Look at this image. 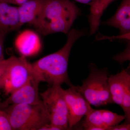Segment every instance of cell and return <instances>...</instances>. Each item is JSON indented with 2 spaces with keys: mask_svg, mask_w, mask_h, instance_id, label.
Returning <instances> with one entry per match:
<instances>
[{
  "mask_svg": "<svg viewBox=\"0 0 130 130\" xmlns=\"http://www.w3.org/2000/svg\"><path fill=\"white\" fill-rule=\"evenodd\" d=\"M85 34L84 30H70L67 33L66 43L60 49L32 63V69L38 79L52 85H61L65 83L70 87L72 86L68 74L70 52L75 42Z\"/></svg>",
  "mask_w": 130,
  "mask_h": 130,
  "instance_id": "cell-1",
  "label": "cell"
},
{
  "mask_svg": "<svg viewBox=\"0 0 130 130\" xmlns=\"http://www.w3.org/2000/svg\"><path fill=\"white\" fill-rule=\"evenodd\" d=\"M80 9L70 0H45L36 30L43 36L63 32L67 34Z\"/></svg>",
  "mask_w": 130,
  "mask_h": 130,
  "instance_id": "cell-2",
  "label": "cell"
},
{
  "mask_svg": "<svg viewBox=\"0 0 130 130\" xmlns=\"http://www.w3.org/2000/svg\"><path fill=\"white\" fill-rule=\"evenodd\" d=\"M89 74L81 86H74L90 105L98 107L113 103L109 91V72L107 68L99 69L95 64L89 65Z\"/></svg>",
  "mask_w": 130,
  "mask_h": 130,
  "instance_id": "cell-3",
  "label": "cell"
},
{
  "mask_svg": "<svg viewBox=\"0 0 130 130\" xmlns=\"http://www.w3.org/2000/svg\"><path fill=\"white\" fill-rule=\"evenodd\" d=\"M2 109L7 113L13 130H39L50 123L42 102L10 105Z\"/></svg>",
  "mask_w": 130,
  "mask_h": 130,
  "instance_id": "cell-4",
  "label": "cell"
},
{
  "mask_svg": "<svg viewBox=\"0 0 130 130\" xmlns=\"http://www.w3.org/2000/svg\"><path fill=\"white\" fill-rule=\"evenodd\" d=\"M62 89L61 85H54L40 95L50 124L60 130H68V112Z\"/></svg>",
  "mask_w": 130,
  "mask_h": 130,
  "instance_id": "cell-5",
  "label": "cell"
},
{
  "mask_svg": "<svg viewBox=\"0 0 130 130\" xmlns=\"http://www.w3.org/2000/svg\"><path fill=\"white\" fill-rule=\"evenodd\" d=\"M35 77L31 64L25 57L11 56L6 69L2 89L5 94H10Z\"/></svg>",
  "mask_w": 130,
  "mask_h": 130,
  "instance_id": "cell-6",
  "label": "cell"
},
{
  "mask_svg": "<svg viewBox=\"0 0 130 130\" xmlns=\"http://www.w3.org/2000/svg\"><path fill=\"white\" fill-rule=\"evenodd\" d=\"M67 106L69 129L76 125L84 116L93 108L87 100L74 88V85L67 89H62Z\"/></svg>",
  "mask_w": 130,
  "mask_h": 130,
  "instance_id": "cell-7",
  "label": "cell"
},
{
  "mask_svg": "<svg viewBox=\"0 0 130 130\" xmlns=\"http://www.w3.org/2000/svg\"><path fill=\"white\" fill-rule=\"evenodd\" d=\"M40 82L36 76L34 77L23 86L10 94L9 97L0 103V109L10 105L37 104L42 102L38 91Z\"/></svg>",
  "mask_w": 130,
  "mask_h": 130,
  "instance_id": "cell-8",
  "label": "cell"
},
{
  "mask_svg": "<svg viewBox=\"0 0 130 130\" xmlns=\"http://www.w3.org/2000/svg\"><path fill=\"white\" fill-rule=\"evenodd\" d=\"M125 119L124 115L108 110L93 109L85 116L82 126L86 130H109L110 127L119 124Z\"/></svg>",
  "mask_w": 130,
  "mask_h": 130,
  "instance_id": "cell-9",
  "label": "cell"
},
{
  "mask_svg": "<svg viewBox=\"0 0 130 130\" xmlns=\"http://www.w3.org/2000/svg\"><path fill=\"white\" fill-rule=\"evenodd\" d=\"M45 0H28L18 7L21 26L25 24L36 29L40 24Z\"/></svg>",
  "mask_w": 130,
  "mask_h": 130,
  "instance_id": "cell-10",
  "label": "cell"
},
{
  "mask_svg": "<svg viewBox=\"0 0 130 130\" xmlns=\"http://www.w3.org/2000/svg\"><path fill=\"white\" fill-rule=\"evenodd\" d=\"M14 44L18 51L25 57L37 54L41 47L38 35L30 30H26L21 32L16 37Z\"/></svg>",
  "mask_w": 130,
  "mask_h": 130,
  "instance_id": "cell-11",
  "label": "cell"
},
{
  "mask_svg": "<svg viewBox=\"0 0 130 130\" xmlns=\"http://www.w3.org/2000/svg\"><path fill=\"white\" fill-rule=\"evenodd\" d=\"M101 24L118 28L120 35L130 33V0H122L115 14Z\"/></svg>",
  "mask_w": 130,
  "mask_h": 130,
  "instance_id": "cell-12",
  "label": "cell"
},
{
  "mask_svg": "<svg viewBox=\"0 0 130 130\" xmlns=\"http://www.w3.org/2000/svg\"><path fill=\"white\" fill-rule=\"evenodd\" d=\"M21 26L18 7L0 2V31L8 33Z\"/></svg>",
  "mask_w": 130,
  "mask_h": 130,
  "instance_id": "cell-13",
  "label": "cell"
},
{
  "mask_svg": "<svg viewBox=\"0 0 130 130\" xmlns=\"http://www.w3.org/2000/svg\"><path fill=\"white\" fill-rule=\"evenodd\" d=\"M108 85L110 94L114 103L121 106L122 98L126 86L130 84L129 71L123 70L119 73L109 76Z\"/></svg>",
  "mask_w": 130,
  "mask_h": 130,
  "instance_id": "cell-14",
  "label": "cell"
},
{
  "mask_svg": "<svg viewBox=\"0 0 130 130\" xmlns=\"http://www.w3.org/2000/svg\"><path fill=\"white\" fill-rule=\"evenodd\" d=\"M115 1V0H96L91 5L90 13L88 16L90 35L97 31L103 12L108 6Z\"/></svg>",
  "mask_w": 130,
  "mask_h": 130,
  "instance_id": "cell-15",
  "label": "cell"
},
{
  "mask_svg": "<svg viewBox=\"0 0 130 130\" xmlns=\"http://www.w3.org/2000/svg\"><path fill=\"white\" fill-rule=\"evenodd\" d=\"M125 113L126 123H130V84L126 86L122 98L121 106Z\"/></svg>",
  "mask_w": 130,
  "mask_h": 130,
  "instance_id": "cell-16",
  "label": "cell"
},
{
  "mask_svg": "<svg viewBox=\"0 0 130 130\" xmlns=\"http://www.w3.org/2000/svg\"><path fill=\"white\" fill-rule=\"evenodd\" d=\"M0 130H13L7 113L2 109H0Z\"/></svg>",
  "mask_w": 130,
  "mask_h": 130,
  "instance_id": "cell-17",
  "label": "cell"
},
{
  "mask_svg": "<svg viewBox=\"0 0 130 130\" xmlns=\"http://www.w3.org/2000/svg\"><path fill=\"white\" fill-rule=\"evenodd\" d=\"M8 61L9 58L0 61V89L3 88L5 72Z\"/></svg>",
  "mask_w": 130,
  "mask_h": 130,
  "instance_id": "cell-18",
  "label": "cell"
},
{
  "mask_svg": "<svg viewBox=\"0 0 130 130\" xmlns=\"http://www.w3.org/2000/svg\"><path fill=\"white\" fill-rule=\"evenodd\" d=\"M6 32L0 31V61L5 59L4 58V43Z\"/></svg>",
  "mask_w": 130,
  "mask_h": 130,
  "instance_id": "cell-19",
  "label": "cell"
},
{
  "mask_svg": "<svg viewBox=\"0 0 130 130\" xmlns=\"http://www.w3.org/2000/svg\"><path fill=\"white\" fill-rule=\"evenodd\" d=\"M129 48L130 43L129 42V43L128 44L127 47H126L125 50L123 52V53L120 54V55L119 54V55H118V56H115V57H114L113 59L115 60H116L119 61V62H120V63L121 62H123L124 58L125 60H129L125 56H126V55L129 56Z\"/></svg>",
  "mask_w": 130,
  "mask_h": 130,
  "instance_id": "cell-20",
  "label": "cell"
},
{
  "mask_svg": "<svg viewBox=\"0 0 130 130\" xmlns=\"http://www.w3.org/2000/svg\"><path fill=\"white\" fill-rule=\"evenodd\" d=\"M130 124L127 123L120 125H116L109 128V130H129Z\"/></svg>",
  "mask_w": 130,
  "mask_h": 130,
  "instance_id": "cell-21",
  "label": "cell"
},
{
  "mask_svg": "<svg viewBox=\"0 0 130 130\" xmlns=\"http://www.w3.org/2000/svg\"><path fill=\"white\" fill-rule=\"evenodd\" d=\"M27 1L28 0H0V2L9 5H14L19 6Z\"/></svg>",
  "mask_w": 130,
  "mask_h": 130,
  "instance_id": "cell-22",
  "label": "cell"
},
{
  "mask_svg": "<svg viewBox=\"0 0 130 130\" xmlns=\"http://www.w3.org/2000/svg\"><path fill=\"white\" fill-rule=\"evenodd\" d=\"M39 130H60L59 128L54 125L51 124L50 123L47 124L41 128H40Z\"/></svg>",
  "mask_w": 130,
  "mask_h": 130,
  "instance_id": "cell-23",
  "label": "cell"
},
{
  "mask_svg": "<svg viewBox=\"0 0 130 130\" xmlns=\"http://www.w3.org/2000/svg\"><path fill=\"white\" fill-rule=\"evenodd\" d=\"M77 2L83 3V4H86L91 6L94 3L96 0H73Z\"/></svg>",
  "mask_w": 130,
  "mask_h": 130,
  "instance_id": "cell-24",
  "label": "cell"
}]
</instances>
